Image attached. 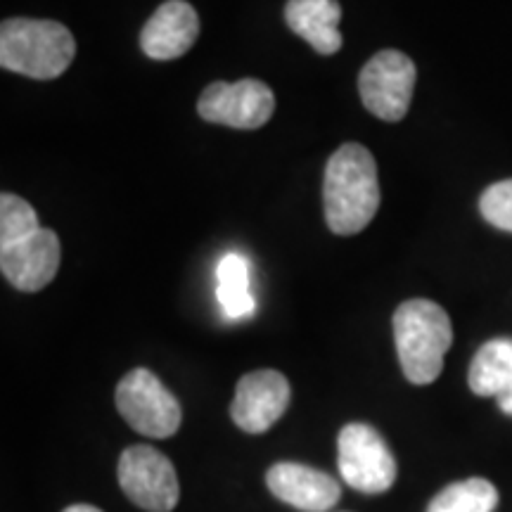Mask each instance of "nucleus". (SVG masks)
<instances>
[{
  "mask_svg": "<svg viewBox=\"0 0 512 512\" xmlns=\"http://www.w3.org/2000/svg\"><path fill=\"white\" fill-rule=\"evenodd\" d=\"M325 223L335 235H356L380 209L377 164L358 143H344L328 159L323 183Z\"/></svg>",
  "mask_w": 512,
  "mask_h": 512,
  "instance_id": "nucleus-1",
  "label": "nucleus"
},
{
  "mask_svg": "<svg viewBox=\"0 0 512 512\" xmlns=\"http://www.w3.org/2000/svg\"><path fill=\"white\" fill-rule=\"evenodd\" d=\"M74 55L72 31L53 19L12 17L0 27V64L8 72L50 81L67 72Z\"/></svg>",
  "mask_w": 512,
  "mask_h": 512,
  "instance_id": "nucleus-2",
  "label": "nucleus"
},
{
  "mask_svg": "<svg viewBox=\"0 0 512 512\" xmlns=\"http://www.w3.org/2000/svg\"><path fill=\"white\" fill-rule=\"evenodd\" d=\"M394 342L406 380L432 384L453 344L451 318L437 302L408 299L394 313Z\"/></svg>",
  "mask_w": 512,
  "mask_h": 512,
  "instance_id": "nucleus-3",
  "label": "nucleus"
},
{
  "mask_svg": "<svg viewBox=\"0 0 512 512\" xmlns=\"http://www.w3.org/2000/svg\"><path fill=\"white\" fill-rule=\"evenodd\" d=\"M117 408L133 430L152 439L174 437L183 422L181 403L147 368H136L121 377Z\"/></svg>",
  "mask_w": 512,
  "mask_h": 512,
  "instance_id": "nucleus-4",
  "label": "nucleus"
},
{
  "mask_svg": "<svg viewBox=\"0 0 512 512\" xmlns=\"http://www.w3.org/2000/svg\"><path fill=\"white\" fill-rule=\"evenodd\" d=\"M337 465L342 479L361 494H382L396 482V460L387 441L366 422L342 427L337 439Z\"/></svg>",
  "mask_w": 512,
  "mask_h": 512,
  "instance_id": "nucleus-5",
  "label": "nucleus"
},
{
  "mask_svg": "<svg viewBox=\"0 0 512 512\" xmlns=\"http://www.w3.org/2000/svg\"><path fill=\"white\" fill-rule=\"evenodd\" d=\"M415 76L418 72L411 57L401 50H380L358 76V93L366 110L389 124L401 121L411 107Z\"/></svg>",
  "mask_w": 512,
  "mask_h": 512,
  "instance_id": "nucleus-6",
  "label": "nucleus"
},
{
  "mask_svg": "<svg viewBox=\"0 0 512 512\" xmlns=\"http://www.w3.org/2000/svg\"><path fill=\"white\" fill-rule=\"evenodd\" d=\"M119 486L147 512H171L181 498L174 463L152 446H131L119 458Z\"/></svg>",
  "mask_w": 512,
  "mask_h": 512,
  "instance_id": "nucleus-7",
  "label": "nucleus"
},
{
  "mask_svg": "<svg viewBox=\"0 0 512 512\" xmlns=\"http://www.w3.org/2000/svg\"><path fill=\"white\" fill-rule=\"evenodd\" d=\"M275 112V95L264 81L242 79L235 83L216 81L204 88L197 102V114L209 124H221L242 131L261 128Z\"/></svg>",
  "mask_w": 512,
  "mask_h": 512,
  "instance_id": "nucleus-8",
  "label": "nucleus"
},
{
  "mask_svg": "<svg viewBox=\"0 0 512 512\" xmlns=\"http://www.w3.org/2000/svg\"><path fill=\"white\" fill-rule=\"evenodd\" d=\"M292 399L290 382L278 370L247 373L235 387L230 418L242 432L264 434L283 418Z\"/></svg>",
  "mask_w": 512,
  "mask_h": 512,
  "instance_id": "nucleus-9",
  "label": "nucleus"
},
{
  "mask_svg": "<svg viewBox=\"0 0 512 512\" xmlns=\"http://www.w3.org/2000/svg\"><path fill=\"white\" fill-rule=\"evenodd\" d=\"M60 259L62 249L55 230L38 228L29 238L0 249V271L17 290L38 292L53 283Z\"/></svg>",
  "mask_w": 512,
  "mask_h": 512,
  "instance_id": "nucleus-10",
  "label": "nucleus"
},
{
  "mask_svg": "<svg viewBox=\"0 0 512 512\" xmlns=\"http://www.w3.org/2000/svg\"><path fill=\"white\" fill-rule=\"evenodd\" d=\"M266 484L275 498L304 512L332 510L342 496L335 477L302 463L273 465L266 475Z\"/></svg>",
  "mask_w": 512,
  "mask_h": 512,
  "instance_id": "nucleus-11",
  "label": "nucleus"
},
{
  "mask_svg": "<svg viewBox=\"0 0 512 512\" xmlns=\"http://www.w3.org/2000/svg\"><path fill=\"white\" fill-rule=\"evenodd\" d=\"M200 17L185 0H166L140 31V48L152 60H176L195 46Z\"/></svg>",
  "mask_w": 512,
  "mask_h": 512,
  "instance_id": "nucleus-12",
  "label": "nucleus"
},
{
  "mask_svg": "<svg viewBox=\"0 0 512 512\" xmlns=\"http://www.w3.org/2000/svg\"><path fill=\"white\" fill-rule=\"evenodd\" d=\"M285 19L287 27L302 36L316 53L335 55L342 48V5L337 0H287Z\"/></svg>",
  "mask_w": 512,
  "mask_h": 512,
  "instance_id": "nucleus-13",
  "label": "nucleus"
},
{
  "mask_svg": "<svg viewBox=\"0 0 512 512\" xmlns=\"http://www.w3.org/2000/svg\"><path fill=\"white\" fill-rule=\"evenodd\" d=\"M216 302L228 320L254 316L256 299L252 292V266L238 252L226 254L216 266Z\"/></svg>",
  "mask_w": 512,
  "mask_h": 512,
  "instance_id": "nucleus-14",
  "label": "nucleus"
},
{
  "mask_svg": "<svg viewBox=\"0 0 512 512\" xmlns=\"http://www.w3.org/2000/svg\"><path fill=\"white\" fill-rule=\"evenodd\" d=\"M467 382L477 396H496L498 399L512 384V339L498 337L486 342L472 358Z\"/></svg>",
  "mask_w": 512,
  "mask_h": 512,
  "instance_id": "nucleus-15",
  "label": "nucleus"
},
{
  "mask_svg": "<svg viewBox=\"0 0 512 512\" xmlns=\"http://www.w3.org/2000/svg\"><path fill=\"white\" fill-rule=\"evenodd\" d=\"M498 491L489 479L472 477L441 489L427 512H494Z\"/></svg>",
  "mask_w": 512,
  "mask_h": 512,
  "instance_id": "nucleus-16",
  "label": "nucleus"
},
{
  "mask_svg": "<svg viewBox=\"0 0 512 512\" xmlns=\"http://www.w3.org/2000/svg\"><path fill=\"white\" fill-rule=\"evenodd\" d=\"M38 228L41 226H38L34 207L24 202L22 197L3 192V197H0V249L29 238Z\"/></svg>",
  "mask_w": 512,
  "mask_h": 512,
  "instance_id": "nucleus-17",
  "label": "nucleus"
},
{
  "mask_svg": "<svg viewBox=\"0 0 512 512\" xmlns=\"http://www.w3.org/2000/svg\"><path fill=\"white\" fill-rule=\"evenodd\" d=\"M479 211L491 226L512 233V178L489 185L479 200Z\"/></svg>",
  "mask_w": 512,
  "mask_h": 512,
  "instance_id": "nucleus-18",
  "label": "nucleus"
},
{
  "mask_svg": "<svg viewBox=\"0 0 512 512\" xmlns=\"http://www.w3.org/2000/svg\"><path fill=\"white\" fill-rule=\"evenodd\" d=\"M496 401H498V408H501L505 415H510V418H512V384L508 389H505L501 396H498Z\"/></svg>",
  "mask_w": 512,
  "mask_h": 512,
  "instance_id": "nucleus-19",
  "label": "nucleus"
},
{
  "mask_svg": "<svg viewBox=\"0 0 512 512\" xmlns=\"http://www.w3.org/2000/svg\"><path fill=\"white\" fill-rule=\"evenodd\" d=\"M64 512H102V510L95 508V505H72V508H67Z\"/></svg>",
  "mask_w": 512,
  "mask_h": 512,
  "instance_id": "nucleus-20",
  "label": "nucleus"
}]
</instances>
